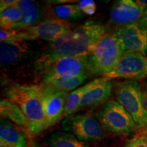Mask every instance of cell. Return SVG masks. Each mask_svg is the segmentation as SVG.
Masks as SVG:
<instances>
[{"instance_id": "obj_1", "label": "cell", "mask_w": 147, "mask_h": 147, "mask_svg": "<svg viewBox=\"0 0 147 147\" xmlns=\"http://www.w3.org/2000/svg\"><path fill=\"white\" fill-rule=\"evenodd\" d=\"M106 33L104 25L93 22L75 25L66 34L49 42L36 61L35 68L40 71L59 59L89 55Z\"/></svg>"}, {"instance_id": "obj_2", "label": "cell", "mask_w": 147, "mask_h": 147, "mask_svg": "<svg viewBox=\"0 0 147 147\" xmlns=\"http://www.w3.org/2000/svg\"><path fill=\"white\" fill-rule=\"evenodd\" d=\"M8 100L17 106L28 121V129L34 134L46 129V119L42 102V91L39 85L12 82L3 91Z\"/></svg>"}, {"instance_id": "obj_3", "label": "cell", "mask_w": 147, "mask_h": 147, "mask_svg": "<svg viewBox=\"0 0 147 147\" xmlns=\"http://www.w3.org/2000/svg\"><path fill=\"white\" fill-rule=\"evenodd\" d=\"M117 102L131 115L137 129L147 127V111L142 102V87L137 81L127 80L115 91Z\"/></svg>"}, {"instance_id": "obj_4", "label": "cell", "mask_w": 147, "mask_h": 147, "mask_svg": "<svg viewBox=\"0 0 147 147\" xmlns=\"http://www.w3.org/2000/svg\"><path fill=\"white\" fill-rule=\"evenodd\" d=\"M103 129L117 135H125L137 129L128 112L115 101H108L95 114Z\"/></svg>"}, {"instance_id": "obj_5", "label": "cell", "mask_w": 147, "mask_h": 147, "mask_svg": "<svg viewBox=\"0 0 147 147\" xmlns=\"http://www.w3.org/2000/svg\"><path fill=\"white\" fill-rule=\"evenodd\" d=\"M147 76V57L142 53L125 51L111 70L102 77L140 80Z\"/></svg>"}, {"instance_id": "obj_6", "label": "cell", "mask_w": 147, "mask_h": 147, "mask_svg": "<svg viewBox=\"0 0 147 147\" xmlns=\"http://www.w3.org/2000/svg\"><path fill=\"white\" fill-rule=\"evenodd\" d=\"M62 126L82 142H96L104 136L102 126L91 113L69 116L64 119Z\"/></svg>"}, {"instance_id": "obj_7", "label": "cell", "mask_w": 147, "mask_h": 147, "mask_svg": "<svg viewBox=\"0 0 147 147\" xmlns=\"http://www.w3.org/2000/svg\"><path fill=\"white\" fill-rule=\"evenodd\" d=\"M89 55L59 59L46 66L39 72L42 80L58 78H72L87 74Z\"/></svg>"}, {"instance_id": "obj_8", "label": "cell", "mask_w": 147, "mask_h": 147, "mask_svg": "<svg viewBox=\"0 0 147 147\" xmlns=\"http://www.w3.org/2000/svg\"><path fill=\"white\" fill-rule=\"evenodd\" d=\"M74 26L69 22L47 18L34 26L18 32L12 40L27 41L42 39L51 42L66 34Z\"/></svg>"}, {"instance_id": "obj_9", "label": "cell", "mask_w": 147, "mask_h": 147, "mask_svg": "<svg viewBox=\"0 0 147 147\" xmlns=\"http://www.w3.org/2000/svg\"><path fill=\"white\" fill-rule=\"evenodd\" d=\"M115 34L124 52L130 51L144 55L147 53V29L138 23L119 27Z\"/></svg>"}, {"instance_id": "obj_10", "label": "cell", "mask_w": 147, "mask_h": 147, "mask_svg": "<svg viewBox=\"0 0 147 147\" xmlns=\"http://www.w3.org/2000/svg\"><path fill=\"white\" fill-rule=\"evenodd\" d=\"M144 12L132 0L116 1L111 7L110 21L118 27L138 23Z\"/></svg>"}, {"instance_id": "obj_11", "label": "cell", "mask_w": 147, "mask_h": 147, "mask_svg": "<svg viewBox=\"0 0 147 147\" xmlns=\"http://www.w3.org/2000/svg\"><path fill=\"white\" fill-rule=\"evenodd\" d=\"M42 102L46 119V128L63 119L68 93H42Z\"/></svg>"}, {"instance_id": "obj_12", "label": "cell", "mask_w": 147, "mask_h": 147, "mask_svg": "<svg viewBox=\"0 0 147 147\" xmlns=\"http://www.w3.org/2000/svg\"><path fill=\"white\" fill-rule=\"evenodd\" d=\"M29 46L23 40H11L0 42V63L1 66L12 65L25 59Z\"/></svg>"}, {"instance_id": "obj_13", "label": "cell", "mask_w": 147, "mask_h": 147, "mask_svg": "<svg viewBox=\"0 0 147 147\" xmlns=\"http://www.w3.org/2000/svg\"><path fill=\"white\" fill-rule=\"evenodd\" d=\"M113 86L110 79L104 78L100 82L92 87L82 97L78 110L95 108L104 104L112 93Z\"/></svg>"}, {"instance_id": "obj_14", "label": "cell", "mask_w": 147, "mask_h": 147, "mask_svg": "<svg viewBox=\"0 0 147 147\" xmlns=\"http://www.w3.org/2000/svg\"><path fill=\"white\" fill-rule=\"evenodd\" d=\"M124 53L119 38L115 34L106 33L89 54V63L100 59L122 55Z\"/></svg>"}, {"instance_id": "obj_15", "label": "cell", "mask_w": 147, "mask_h": 147, "mask_svg": "<svg viewBox=\"0 0 147 147\" xmlns=\"http://www.w3.org/2000/svg\"><path fill=\"white\" fill-rule=\"evenodd\" d=\"M87 78V74H82L72 78L42 80L39 86L42 93H69L83 83Z\"/></svg>"}, {"instance_id": "obj_16", "label": "cell", "mask_w": 147, "mask_h": 147, "mask_svg": "<svg viewBox=\"0 0 147 147\" xmlns=\"http://www.w3.org/2000/svg\"><path fill=\"white\" fill-rule=\"evenodd\" d=\"M21 11V21L14 27L16 32L23 30L28 27L34 26L40 23L41 12L39 5L31 0H18L15 4Z\"/></svg>"}, {"instance_id": "obj_17", "label": "cell", "mask_w": 147, "mask_h": 147, "mask_svg": "<svg viewBox=\"0 0 147 147\" xmlns=\"http://www.w3.org/2000/svg\"><path fill=\"white\" fill-rule=\"evenodd\" d=\"M0 142L14 147H27L24 134L2 118L0 125Z\"/></svg>"}, {"instance_id": "obj_18", "label": "cell", "mask_w": 147, "mask_h": 147, "mask_svg": "<svg viewBox=\"0 0 147 147\" xmlns=\"http://www.w3.org/2000/svg\"><path fill=\"white\" fill-rule=\"evenodd\" d=\"M103 78H104V77L95 79V80H92L91 82H89V83L85 84V85L82 86V87L75 89L74 91L70 92L68 94L67 101H66L63 118L65 119L66 117L72 115L75 113L78 112L82 98L84 95V93L89 89H91L92 87H93L95 84H98L99 82L102 81Z\"/></svg>"}, {"instance_id": "obj_19", "label": "cell", "mask_w": 147, "mask_h": 147, "mask_svg": "<svg viewBox=\"0 0 147 147\" xmlns=\"http://www.w3.org/2000/svg\"><path fill=\"white\" fill-rule=\"evenodd\" d=\"M46 14L49 16V18L67 22L77 21L83 16V12L78 8L77 3L63 4L51 7L48 9Z\"/></svg>"}, {"instance_id": "obj_20", "label": "cell", "mask_w": 147, "mask_h": 147, "mask_svg": "<svg viewBox=\"0 0 147 147\" xmlns=\"http://www.w3.org/2000/svg\"><path fill=\"white\" fill-rule=\"evenodd\" d=\"M1 118H7L18 125L28 128V121L21 110L10 100L3 99L0 102Z\"/></svg>"}, {"instance_id": "obj_21", "label": "cell", "mask_w": 147, "mask_h": 147, "mask_svg": "<svg viewBox=\"0 0 147 147\" xmlns=\"http://www.w3.org/2000/svg\"><path fill=\"white\" fill-rule=\"evenodd\" d=\"M49 143L51 147H89L87 142L80 141L72 134L63 131L53 134Z\"/></svg>"}, {"instance_id": "obj_22", "label": "cell", "mask_w": 147, "mask_h": 147, "mask_svg": "<svg viewBox=\"0 0 147 147\" xmlns=\"http://www.w3.org/2000/svg\"><path fill=\"white\" fill-rule=\"evenodd\" d=\"M22 13L16 5L1 11L0 14L1 29L14 30V27L21 21Z\"/></svg>"}, {"instance_id": "obj_23", "label": "cell", "mask_w": 147, "mask_h": 147, "mask_svg": "<svg viewBox=\"0 0 147 147\" xmlns=\"http://www.w3.org/2000/svg\"><path fill=\"white\" fill-rule=\"evenodd\" d=\"M77 5L83 13L88 15H93L96 11V3L93 0H81L78 1Z\"/></svg>"}, {"instance_id": "obj_24", "label": "cell", "mask_w": 147, "mask_h": 147, "mask_svg": "<svg viewBox=\"0 0 147 147\" xmlns=\"http://www.w3.org/2000/svg\"><path fill=\"white\" fill-rule=\"evenodd\" d=\"M125 147H147V140L141 137L134 138L127 142Z\"/></svg>"}, {"instance_id": "obj_25", "label": "cell", "mask_w": 147, "mask_h": 147, "mask_svg": "<svg viewBox=\"0 0 147 147\" xmlns=\"http://www.w3.org/2000/svg\"><path fill=\"white\" fill-rule=\"evenodd\" d=\"M18 32L15 30H8V29H1L0 30V41H8V40H12Z\"/></svg>"}, {"instance_id": "obj_26", "label": "cell", "mask_w": 147, "mask_h": 147, "mask_svg": "<svg viewBox=\"0 0 147 147\" xmlns=\"http://www.w3.org/2000/svg\"><path fill=\"white\" fill-rule=\"evenodd\" d=\"M18 0H1L0 1V11H3L5 9L12 7L18 2Z\"/></svg>"}, {"instance_id": "obj_27", "label": "cell", "mask_w": 147, "mask_h": 147, "mask_svg": "<svg viewBox=\"0 0 147 147\" xmlns=\"http://www.w3.org/2000/svg\"><path fill=\"white\" fill-rule=\"evenodd\" d=\"M142 95L143 105L147 111V84L142 87Z\"/></svg>"}, {"instance_id": "obj_28", "label": "cell", "mask_w": 147, "mask_h": 147, "mask_svg": "<svg viewBox=\"0 0 147 147\" xmlns=\"http://www.w3.org/2000/svg\"><path fill=\"white\" fill-rule=\"evenodd\" d=\"M138 23L141 27H144V28L147 29V8L144 10L142 18H141L140 21Z\"/></svg>"}, {"instance_id": "obj_29", "label": "cell", "mask_w": 147, "mask_h": 147, "mask_svg": "<svg viewBox=\"0 0 147 147\" xmlns=\"http://www.w3.org/2000/svg\"><path fill=\"white\" fill-rule=\"evenodd\" d=\"M135 2L137 3V5L140 7V8L142 10L143 12L147 8V1H144V0H137L135 1Z\"/></svg>"}, {"instance_id": "obj_30", "label": "cell", "mask_w": 147, "mask_h": 147, "mask_svg": "<svg viewBox=\"0 0 147 147\" xmlns=\"http://www.w3.org/2000/svg\"><path fill=\"white\" fill-rule=\"evenodd\" d=\"M0 147H14L12 146H10V145H8L7 144H5V143L0 142Z\"/></svg>"}, {"instance_id": "obj_31", "label": "cell", "mask_w": 147, "mask_h": 147, "mask_svg": "<svg viewBox=\"0 0 147 147\" xmlns=\"http://www.w3.org/2000/svg\"><path fill=\"white\" fill-rule=\"evenodd\" d=\"M27 147H42L41 146H40V145L38 144H31L28 146Z\"/></svg>"}, {"instance_id": "obj_32", "label": "cell", "mask_w": 147, "mask_h": 147, "mask_svg": "<svg viewBox=\"0 0 147 147\" xmlns=\"http://www.w3.org/2000/svg\"><path fill=\"white\" fill-rule=\"evenodd\" d=\"M146 140H147V138H146Z\"/></svg>"}]
</instances>
